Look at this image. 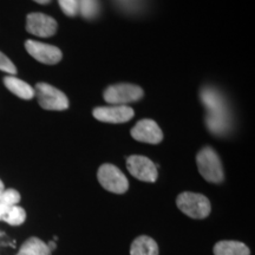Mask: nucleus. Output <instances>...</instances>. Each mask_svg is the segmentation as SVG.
I'll return each mask as SVG.
<instances>
[{"label": "nucleus", "mask_w": 255, "mask_h": 255, "mask_svg": "<svg viewBox=\"0 0 255 255\" xmlns=\"http://www.w3.org/2000/svg\"><path fill=\"white\" fill-rule=\"evenodd\" d=\"M17 255H51V252L40 239L30 238L24 242Z\"/></svg>", "instance_id": "2eb2a0df"}, {"label": "nucleus", "mask_w": 255, "mask_h": 255, "mask_svg": "<svg viewBox=\"0 0 255 255\" xmlns=\"http://www.w3.org/2000/svg\"><path fill=\"white\" fill-rule=\"evenodd\" d=\"M200 174L208 182L220 183L223 181V169L219 155L212 148H203L196 156Z\"/></svg>", "instance_id": "f257e3e1"}, {"label": "nucleus", "mask_w": 255, "mask_h": 255, "mask_svg": "<svg viewBox=\"0 0 255 255\" xmlns=\"http://www.w3.org/2000/svg\"><path fill=\"white\" fill-rule=\"evenodd\" d=\"M79 9L85 18H92L98 12L97 0H78Z\"/></svg>", "instance_id": "f3484780"}, {"label": "nucleus", "mask_w": 255, "mask_h": 255, "mask_svg": "<svg viewBox=\"0 0 255 255\" xmlns=\"http://www.w3.org/2000/svg\"><path fill=\"white\" fill-rule=\"evenodd\" d=\"M20 201V194L14 189H5L4 183L0 180V220L4 219L6 212L12 206L18 205Z\"/></svg>", "instance_id": "4468645a"}, {"label": "nucleus", "mask_w": 255, "mask_h": 255, "mask_svg": "<svg viewBox=\"0 0 255 255\" xmlns=\"http://www.w3.org/2000/svg\"><path fill=\"white\" fill-rule=\"evenodd\" d=\"M143 90L133 84L111 85L104 92V100L111 105H127L142 98Z\"/></svg>", "instance_id": "39448f33"}, {"label": "nucleus", "mask_w": 255, "mask_h": 255, "mask_svg": "<svg viewBox=\"0 0 255 255\" xmlns=\"http://www.w3.org/2000/svg\"><path fill=\"white\" fill-rule=\"evenodd\" d=\"M98 181L102 187L115 194L126 193L129 188L128 178L119 168L113 164H103L98 169Z\"/></svg>", "instance_id": "20e7f679"}, {"label": "nucleus", "mask_w": 255, "mask_h": 255, "mask_svg": "<svg viewBox=\"0 0 255 255\" xmlns=\"http://www.w3.org/2000/svg\"><path fill=\"white\" fill-rule=\"evenodd\" d=\"M178 209L191 219H206L210 214L209 200L205 195L196 193H182L177 196Z\"/></svg>", "instance_id": "f03ea898"}, {"label": "nucleus", "mask_w": 255, "mask_h": 255, "mask_svg": "<svg viewBox=\"0 0 255 255\" xmlns=\"http://www.w3.org/2000/svg\"><path fill=\"white\" fill-rule=\"evenodd\" d=\"M34 95H37L38 103L45 110H65L69 107V100L62 91L46 83H38Z\"/></svg>", "instance_id": "7ed1b4c3"}, {"label": "nucleus", "mask_w": 255, "mask_h": 255, "mask_svg": "<svg viewBox=\"0 0 255 255\" xmlns=\"http://www.w3.org/2000/svg\"><path fill=\"white\" fill-rule=\"evenodd\" d=\"M62 11L69 17H75L79 11L78 0H58Z\"/></svg>", "instance_id": "a211bd4d"}, {"label": "nucleus", "mask_w": 255, "mask_h": 255, "mask_svg": "<svg viewBox=\"0 0 255 255\" xmlns=\"http://www.w3.org/2000/svg\"><path fill=\"white\" fill-rule=\"evenodd\" d=\"M4 84L12 94L23 98V100H31L34 96V90L31 88V85H28L26 82L21 81V79L13 77V76L5 77Z\"/></svg>", "instance_id": "f8f14e48"}, {"label": "nucleus", "mask_w": 255, "mask_h": 255, "mask_svg": "<svg viewBox=\"0 0 255 255\" xmlns=\"http://www.w3.org/2000/svg\"><path fill=\"white\" fill-rule=\"evenodd\" d=\"M127 167L129 173L137 180L144 182H155L157 180V167L151 159L144 156H130L127 159Z\"/></svg>", "instance_id": "423d86ee"}, {"label": "nucleus", "mask_w": 255, "mask_h": 255, "mask_svg": "<svg viewBox=\"0 0 255 255\" xmlns=\"http://www.w3.org/2000/svg\"><path fill=\"white\" fill-rule=\"evenodd\" d=\"M25 220H26V212H25L21 207L15 205L12 206L11 208L6 212L2 221H5L6 223L12 226H19L21 225V223H24Z\"/></svg>", "instance_id": "dca6fc26"}, {"label": "nucleus", "mask_w": 255, "mask_h": 255, "mask_svg": "<svg viewBox=\"0 0 255 255\" xmlns=\"http://www.w3.org/2000/svg\"><path fill=\"white\" fill-rule=\"evenodd\" d=\"M130 255H158V246L154 239L141 235L132 241Z\"/></svg>", "instance_id": "9b49d317"}, {"label": "nucleus", "mask_w": 255, "mask_h": 255, "mask_svg": "<svg viewBox=\"0 0 255 255\" xmlns=\"http://www.w3.org/2000/svg\"><path fill=\"white\" fill-rule=\"evenodd\" d=\"M26 30L37 37L47 38L57 31V21L44 13H30L26 19Z\"/></svg>", "instance_id": "1a4fd4ad"}, {"label": "nucleus", "mask_w": 255, "mask_h": 255, "mask_svg": "<svg viewBox=\"0 0 255 255\" xmlns=\"http://www.w3.org/2000/svg\"><path fill=\"white\" fill-rule=\"evenodd\" d=\"M0 70L4 72L11 73V75H14V73L17 72L14 64L12 63L2 52H0Z\"/></svg>", "instance_id": "6ab92c4d"}, {"label": "nucleus", "mask_w": 255, "mask_h": 255, "mask_svg": "<svg viewBox=\"0 0 255 255\" xmlns=\"http://www.w3.org/2000/svg\"><path fill=\"white\" fill-rule=\"evenodd\" d=\"M94 116L105 123H126L133 116V110L128 105H109L94 110Z\"/></svg>", "instance_id": "6e6552de"}, {"label": "nucleus", "mask_w": 255, "mask_h": 255, "mask_svg": "<svg viewBox=\"0 0 255 255\" xmlns=\"http://www.w3.org/2000/svg\"><path fill=\"white\" fill-rule=\"evenodd\" d=\"M27 52L33 57L34 59L43 64H57L62 60V51L58 47L50 45V44L39 43V41L27 40L25 43Z\"/></svg>", "instance_id": "0eeeda50"}, {"label": "nucleus", "mask_w": 255, "mask_h": 255, "mask_svg": "<svg viewBox=\"0 0 255 255\" xmlns=\"http://www.w3.org/2000/svg\"><path fill=\"white\" fill-rule=\"evenodd\" d=\"M215 255H250L246 245L239 241H220L214 246Z\"/></svg>", "instance_id": "ddd939ff"}, {"label": "nucleus", "mask_w": 255, "mask_h": 255, "mask_svg": "<svg viewBox=\"0 0 255 255\" xmlns=\"http://www.w3.org/2000/svg\"><path fill=\"white\" fill-rule=\"evenodd\" d=\"M131 136L136 141L157 144L163 138V133L158 124L152 120H142L132 128Z\"/></svg>", "instance_id": "9d476101"}, {"label": "nucleus", "mask_w": 255, "mask_h": 255, "mask_svg": "<svg viewBox=\"0 0 255 255\" xmlns=\"http://www.w3.org/2000/svg\"><path fill=\"white\" fill-rule=\"evenodd\" d=\"M46 245H47V248H49L50 252H52V251L56 250V244H55V242L51 241V242H49V244H46Z\"/></svg>", "instance_id": "aec40b11"}, {"label": "nucleus", "mask_w": 255, "mask_h": 255, "mask_svg": "<svg viewBox=\"0 0 255 255\" xmlns=\"http://www.w3.org/2000/svg\"><path fill=\"white\" fill-rule=\"evenodd\" d=\"M33 1L38 2V4H43V5H45V4H49V2L51 1V0H33Z\"/></svg>", "instance_id": "412c9836"}]
</instances>
